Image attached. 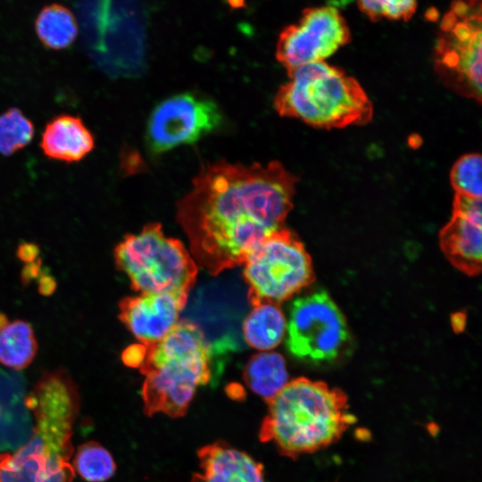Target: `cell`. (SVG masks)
<instances>
[{
    "label": "cell",
    "mask_w": 482,
    "mask_h": 482,
    "mask_svg": "<svg viewBox=\"0 0 482 482\" xmlns=\"http://www.w3.org/2000/svg\"><path fill=\"white\" fill-rule=\"evenodd\" d=\"M296 180L276 161L204 166L176 213L196 262L212 275L244 264L258 244L283 228Z\"/></svg>",
    "instance_id": "6da1fadb"
},
{
    "label": "cell",
    "mask_w": 482,
    "mask_h": 482,
    "mask_svg": "<svg viewBox=\"0 0 482 482\" xmlns=\"http://www.w3.org/2000/svg\"><path fill=\"white\" fill-rule=\"evenodd\" d=\"M25 403L35 418L32 436L17 452L0 454V482H72L77 385L63 369L45 371Z\"/></svg>",
    "instance_id": "7a4b0ae2"
},
{
    "label": "cell",
    "mask_w": 482,
    "mask_h": 482,
    "mask_svg": "<svg viewBox=\"0 0 482 482\" xmlns=\"http://www.w3.org/2000/svg\"><path fill=\"white\" fill-rule=\"evenodd\" d=\"M267 403L259 439L273 442L292 459L334 443L356 421L345 411L347 399L341 390L305 378L288 382Z\"/></svg>",
    "instance_id": "3957f363"
},
{
    "label": "cell",
    "mask_w": 482,
    "mask_h": 482,
    "mask_svg": "<svg viewBox=\"0 0 482 482\" xmlns=\"http://www.w3.org/2000/svg\"><path fill=\"white\" fill-rule=\"evenodd\" d=\"M139 365L145 376L141 395L144 412L171 418L187 411L196 388L212 378V350L202 330L189 320L178 321L160 342L145 345Z\"/></svg>",
    "instance_id": "277c9868"
},
{
    "label": "cell",
    "mask_w": 482,
    "mask_h": 482,
    "mask_svg": "<svg viewBox=\"0 0 482 482\" xmlns=\"http://www.w3.org/2000/svg\"><path fill=\"white\" fill-rule=\"evenodd\" d=\"M289 80L276 94L274 105L285 117L323 129L369 122L372 104L359 82L324 62L288 71Z\"/></svg>",
    "instance_id": "5b68a950"
},
{
    "label": "cell",
    "mask_w": 482,
    "mask_h": 482,
    "mask_svg": "<svg viewBox=\"0 0 482 482\" xmlns=\"http://www.w3.org/2000/svg\"><path fill=\"white\" fill-rule=\"evenodd\" d=\"M117 268L141 294L170 293L187 298L197 266L184 245L164 235L160 223L128 234L113 251Z\"/></svg>",
    "instance_id": "8992f818"
},
{
    "label": "cell",
    "mask_w": 482,
    "mask_h": 482,
    "mask_svg": "<svg viewBox=\"0 0 482 482\" xmlns=\"http://www.w3.org/2000/svg\"><path fill=\"white\" fill-rule=\"evenodd\" d=\"M243 277L251 306L279 303L314 279L311 258L295 234L280 229L267 236L249 253Z\"/></svg>",
    "instance_id": "52a82bcc"
},
{
    "label": "cell",
    "mask_w": 482,
    "mask_h": 482,
    "mask_svg": "<svg viewBox=\"0 0 482 482\" xmlns=\"http://www.w3.org/2000/svg\"><path fill=\"white\" fill-rule=\"evenodd\" d=\"M435 48V64L442 81L478 103L482 96L481 1L456 0L444 16Z\"/></svg>",
    "instance_id": "ba28073f"
},
{
    "label": "cell",
    "mask_w": 482,
    "mask_h": 482,
    "mask_svg": "<svg viewBox=\"0 0 482 482\" xmlns=\"http://www.w3.org/2000/svg\"><path fill=\"white\" fill-rule=\"evenodd\" d=\"M287 330L288 351L312 363L337 359L350 339L344 315L323 290L291 303Z\"/></svg>",
    "instance_id": "9c48e42d"
},
{
    "label": "cell",
    "mask_w": 482,
    "mask_h": 482,
    "mask_svg": "<svg viewBox=\"0 0 482 482\" xmlns=\"http://www.w3.org/2000/svg\"><path fill=\"white\" fill-rule=\"evenodd\" d=\"M222 114L211 98L194 92L173 95L158 104L146 125V145L162 154L193 144L218 129Z\"/></svg>",
    "instance_id": "30bf717a"
},
{
    "label": "cell",
    "mask_w": 482,
    "mask_h": 482,
    "mask_svg": "<svg viewBox=\"0 0 482 482\" xmlns=\"http://www.w3.org/2000/svg\"><path fill=\"white\" fill-rule=\"evenodd\" d=\"M349 40V29L337 9L309 8L296 24L287 26L279 34L276 58L288 71L323 62Z\"/></svg>",
    "instance_id": "8fae6325"
},
{
    "label": "cell",
    "mask_w": 482,
    "mask_h": 482,
    "mask_svg": "<svg viewBox=\"0 0 482 482\" xmlns=\"http://www.w3.org/2000/svg\"><path fill=\"white\" fill-rule=\"evenodd\" d=\"M481 198L455 194L452 219L439 235L447 259L470 276L481 269Z\"/></svg>",
    "instance_id": "7c38bea8"
},
{
    "label": "cell",
    "mask_w": 482,
    "mask_h": 482,
    "mask_svg": "<svg viewBox=\"0 0 482 482\" xmlns=\"http://www.w3.org/2000/svg\"><path fill=\"white\" fill-rule=\"evenodd\" d=\"M187 300L170 293L124 297L119 303V319L141 344L153 345L176 326Z\"/></svg>",
    "instance_id": "4fadbf2b"
},
{
    "label": "cell",
    "mask_w": 482,
    "mask_h": 482,
    "mask_svg": "<svg viewBox=\"0 0 482 482\" xmlns=\"http://www.w3.org/2000/svg\"><path fill=\"white\" fill-rule=\"evenodd\" d=\"M197 456L201 471L190 482H266L262 464L225 441L201 447Z\"/></svg>",
    "instance_id": "5bb4252c"
},
{
    "label": "cell",
    "mask_w": 482,
    "mask_h": 482,
    "mask_svg": "<svg viewBox=\"0 0 482 482\" xmlns=\"http://www.w3.org/2000/svg\"><path fill=\"white\" fill-rule=\"evenodd\" d=\"M40 147L49 159L77 162L92 152L95 137L80 117L59 114L46 124Z\"/></svg>",
    "instance_id": "9a60e30c"
},
{
    "label": "cell",
    "mask_w": 482,
    "mask_h": 482,
    "mask_svg": "<svg viewBox=\"0 0 482 482\" xmlns=\"http://www.w3.org/2000/svg\"><path fill=\"white\" fill-rule=\"evenodd\" d=\"M243 322V334L248 345L270 350L278 345L285 335L287 321L278 303H262L252 306Z\"/></svg>",
    "instance_id": "2e32d148"
},
{
    "label": "cell",
    "mask_w": 482,
    "mask_h": 482,
    "mask_svg": "<svg viewBox=\"0 0 482 482\" xmlns=\"http://www.w3.org/2000/svg\"><path fill=\"white\" fill-rule=\"evenodd\" d=\"M244 379L252 391L270 401L288 383L283 356L273 352L253 355L245 365Z\"/></svg>",
    "instance_id": "e0dca14e"
},
{
    "label": "cell",
    "mask_w": 482,
    "mask_h": 482,
    "mask_svg": "<svg viewBox=\"0 0 482 482\" xmlns=\"http://www.w3.org/2000/svg\"><path fill=\"white\" fill-rule=\"evenodd\" d=\"M37 342L31 325L15 320L0 329V363L21 370L27 368L37 352Z\"/></svg>",
    "instance_id": "ac0fdd59"
},
{
    "label": "cell",
    "mask_w": 482,
    "mask_h": 482,
    "mask_svg": "<svg viewBox=\"0 0 482 482\" xmlns=\"http://www.w3.org/2000/svg\"><path fill=\"white\" fill-rule=\"evenodd\" d=\"M36 33L41 43L54 50L69 47L79 32L74 14L59 4L46 5L35 21Z\"/></svg>",
    "instance_id": "d6986e66"
},
{
    "label": "cell",
    "mask_w": 482,
    "mask_h": 482,
    "mask_svg": "<svg viewBox=\"0 0 482 482\" xmlns=\"http://www.w3.org/2000/svg\"><path fill=\"white\" fill-rule=\"evenodd\" d=\"M74 470L88 482H104L111 478L116 470L112 454L95 441L87 442L76 451Z\"/></svg>",
    "instance_id": "ffe728a7"
},
{
    "label": "cell",
    "mask_w": 482,
    "mask_h": 482,
    "mask_svg": "<svg viewBox=\"0 0 482 482\" xmlns=\"http://www.w3.org/2000/svg\"><path fill=\"white\" fill-rule=\"evenodd\" d=\"M35 133L33 122L18 108L0 114V154L8 156L27 146Z\"/></svg>",
    "instance_id": "44dd1931"
},
{
    "label": "cell",
    "mask_w": 482,
    "mask_h": 482,
    "mask_svg": "<svg viewBox=\"0 0 482 482\" xmlns=\"http://www.w3.org/2000/svg\"><path fill=\"white\" fill-rule=\"evenodd\" d=\"M482 159L479 154H469L461 157L451 171V183L458 195L481 198Z\"/></svg>",
    "instance_id": "7402d4cb"
},
{
    "label": "cell",
    "mask_w": 482,
    "mask_h": 482,
    "mask_svg": "<svg viewBox=\"0 0 482 482\" xmlns=\"http://www.w3.org/2000/svg\"><path fill=\"white\" fill-rule=\"evenodd\" d=\"M361 10L370 19L409 20L417 7V0H357Z\"/></svg>",
    "instance_id": "603a6c76"
},
{
    "label": "cell",
    "mask_w": 482,
    "mask_h": 482,
    "mask_svg": "<svg viewBox=\"0 0 482 482\" xmlns=\"http://www.w3.org/2000/svg\"><path fill=\"white\" fill-rule=\"evenodd\" d=\"M145 346L143 344L131 345L121 353L123 363L129 367L138 368L145 356Z\"/></svg>",
    "instance_id": "cb8c5ba5"
},
{
    "label": "cell",
    "mask_w": 482,
    "mask_h": 482,
    "mask_svg": "<svg viewBox=\"0 0 482 482\" xmlns=\"http://www.w3.org/2000/svg\"><path fill=\"white\" fill-rule=\"evenodd\" d=\"M42 259L26 263L21 272V281L23 287H28L33 280L39 278L42 273Z\"/></svg>",
    "instance_id": "d4e9b609"
},
{
    "label": "cell",
    "mask_w": 482,
    "mask_h": 482,
    "mask_svg": "<svg viewBox=\"0 0 482 482\" xmlns=\"http://www.w3.org/2000/svg\"><path fill=\"white\" fill-rule=\"evenodd\" d=\"M40 253L39 246L31 242H21L16 251V256L25 263H29L38 258Z\"/></svg>",
    "instance_id": "484cf974"
},
{
    "label": "cell",
    "mask_w": 482,
    "mask_h": 482,
    "mask_svg": "<svg viewBox=\"0 0 482 482\" xmlns=\"http://www.w3.org/2000/svg\"><path fill=\"white\" fill-rule=\"evenodd\" d=\"M57 287L55 278L46 272V270H42L41 275L37 278V291L41 295H52Z\"/></svg>",
    "instance_id": "4316f807"
},
{
    "label": "cell",
    "mask_w": 482,
    "mask_h": 482,
    "mask_svg": "<svg viewBox=\"0 0 482 482\" xmlns=\"http://www.w3.org/2000/svg\"><path fill=\"white\" fill-rule=\"evenodd\" d=\"M355 438L361 441H369L371 438L370 432L364 428H359L354 433Z\"/></svg>",
    "instance_id": "83f0119b"
},
{
    "label": "cell",
    "mask_w": 482,
    "mask_h": 482,
    "mask_svg": "<svg viewBox=\"0 0 482 482\" xmlns=\"http://www.w3.org/2000/svg\"><path fill=\"white\" fill-rule=\"evenodd\" d=\"M228 3L234 9H238L245 5V0H228Z\"/></svg>",
    "instance_id": "f1b7e54d"
},
{
    "label": "cell",
    "mask_w": 482,
    "mask_h": 482,
    "mask_svg": "<svg viewBox=\"0 0 482 482\" xmlns=\"http://www.w3.org/2000/svg\"><path fill=\"white\" fill-rule=\"evenodd\" d=\"M428 429L432 436H436L439 432V428L435 423H430L428 426Z\"/></svg>",
    "instance_id": "f546056e"
},
{
    "label": "cell",
    "mask_w": 482,
    "mask_h": 482,
    "mask_svg": "<svg viewBox=\"0 0 482 482\" xmlns=\"http://www.w3.org/2000/svg\"><path fill=\"white\" fill-rule=\"evenodd\" d=\"M9 322L8 317L4 313L0 312V329L6 326Z\"/></svg>",
    "instance_id": "4dcf8cb0"
}]
</instances>
